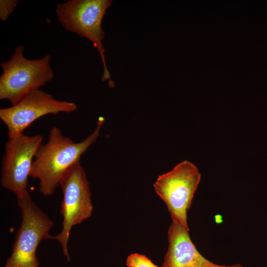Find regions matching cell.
Here are the masks:
<instances>
[{"label": "cell", "instance_id": "6da1fadb", "mask_svg": "<svg viewBox=\"0 0 267 267\" xmlns=\"http://www.w3.org/2000/svg\"><path fill=\"white\" fill-rule=\"evenodd\" d=\"M104 122L100 117L94 131L78 142L64 135L56 127L50 129L47 141L41 144L36 153L30 175L39 180L42 194L46 196L53 194L66 173L80 162L82 155L96 141Z\"/></svg>", "mask_w": 267, "mask_h": 267}, {"label": "cell", "instance_id": "7a4b0ae2", "mask_svg": "<svg viewBox=\"0 0 267 267\" xmlns=\"http://www.w3.org/2000/svg\"><path fill=\"white\" fill-rule=\"evenodd\" d=\"M24 46H17L10 58L0 63V99L13 105L31 91L39 89L51 81L54 74L51 56L45 55L37 59H29L23 54Z\"/></svg>", "mask_w": 267, "mask_h": 267}, {"label": "cell", "instance_id": "3957f363", "mask_svg": "<svg viewBox=\"0 0 267 267\" xmlns=\"http://www.w3.org/2000/svg\"><path fill=\"white\" fill-rule=\"evenodd\" d=\"M111 0H69L57 4V20L65 30L90 41L98 50L102 61V81L108 80L109 87L114 86L105 61L102 41L105 33L101 28L103 18L111 5Z\"/></svg>", "mask_w": 267, "mask_h": 267}, {"label": "cell", "instance_id": "277c9868", "mask_svg": "<svg viewBox=\"0 0 267 267\" xmlns=\"http://www.w3.org/2000/svg\"><path fill=\"white\" fill-rule=\"evenodd\" d=\"M16 197L22 222L12 253L3 267H38L37 249L43 240L53 238L49 234L53 222L32 201L27 190Z\"/></svg>", "mask_w": 267, "mask_h": 267}, {"label": "cell", "instance_id": "5b68a950", "mask_svg": "<svg viewBox=\"0 0 267 267\" xmlns=\"http://www.w3.org/2000/svg\"><path fill=\"white\" fill-rule=\"evenodd\" d=\"M201 177L197 167L184 160L159 176L153 184L155 191L166 204L172 220L188 230L187 213Z\"/></svg>", "mask_w": 267, "mask_h": 267}, {"label": "cell", "instance_id": "8992f818", "mask_svg": "<svg viewBox=\"0 0 267 267\" xmlns=\"http://www.w3.org/2000/svg\"><path fill=\"white\" fill-rule=\"evenodd\" d=\"M59 186L63 194L61 205L62 228L53 239L59 242L63 254L70 261L67 245L71 230L73 226L89 218L93 210L89 184L80 162L66 173Z\"/></svg>", "mask_w": 267, "mask_h": 267}, {"label": "cell", "instance_id": "52a82bcc", "mask_svg": "<svg viewBox=\"0 0 267 267\" xmlns=\"http://www.w3.org/2000/svg\"><path fill=\"white\" fill-rule=\"evenodd\" d=\"M77 105L71 101L59 100L40 89L33 90L17 103L0 109V119L7 129L8 138L23 134L33 122L47 114L70 113Z\"/></svg>", "mask_w": 267, "mask_h": 267}, {"label": "cell", "instance_id": "ba28073f", "mask_svg": "<svg viewBox=\"0 0 267 267\" xmlns=\"http://www.w3.org/2000/svg\"><path fill=\"white\" fill-rule=\"evenodd\" d=\"M43 140L40 134H23L8 138L1 165L0 183L4 188L16 195L27 190L32 165Z\"/></svg>", "mask_w": 267, "mask_h": 267}, {"label": "cell", "instance_id": "9c48e42d", "mask_svg": "<svg viewBox=\"0 0 267 267\" xmlns=\"http://www.w3.org/2000/svg\"><path fill=\"white\" fill-rule=\"evenodd\" d=\"M168 239L162 267H244L240 264L219 265L205 258L192 242L189 230L175 221L169 227Z\"/></svg>", "mask_w": 267, "mask_h": 267}, {"label": "cell", "instance_id": "30bf717a", "mask_svg": "<svg viewBox=\"0 0 267 267\" xmlns=\"http://www.w3.org/2000/svg\"><path fill=\"white\" fill-rule=\"evenodd\" d=\"M126 265L127 267H160L146 256L137 253L131 254L127 257Z\"/></svg>", "mask_w": 267, "mask_h": 267}, {"label": "cell", "instance_id": "8fae6325", "mask_svg": "<svg viewBox=\"0 0 267 267\" xmlns=\"http://www.w3.org/2000/svg\"><path fill=\"white\" fill-rule=\"evenodd\" d=\"M17 0H0V19L5 21L12 13L18 4Z\"/></svg>", "mask_w": 267, "mask_h": 267}]
</instances>
